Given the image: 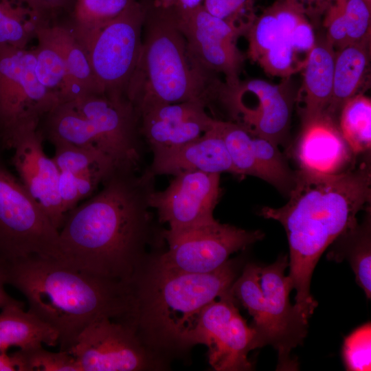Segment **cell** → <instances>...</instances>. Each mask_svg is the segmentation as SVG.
<instances>
[{"label": "cell", "mask_w": 371, "mask_h": 371, "mask_svg": "<svg viewBox=\"0 0 371 371\" xmlns=\"http://www.w3.org/2000/svg\"><path fill=\"white\" fill-rule=\"evenodd\" d=\"M117 168L95 196L66 216L59 230L58 260L94 276L131 283L144 262L151 216L148 170Z\"/></svg>", "instance_id": "obj_1"}, {"label": "cell", "mask_w": 371, "mask_h": 371, "mask_svg": "<svg viewBox=\"0 0 371 371\" xmlns=\"http://www.w3.org/2000/svg\"><path fill=\"white\" fill-rule=\"evenodd\" d=\"M282 207H262L259 215L279 222L286 234L289 277L295 290V308L306 322L317 302L310 293L313 273L321 256L358 223L359 212L370 207V157L335 173L304 168Z\"/></svg>", "instance_id": "obj_2"}, {"label": "cell", "mask_w": 371, "mask_h": 371, "mask_svg": "<svg viewBox=\"0 0 371 371\" xmlns=\"http://www.w3.org/2000/svg\"><path fill=\"white\" fill-rule=\"evenodd\" d=\"M1 260L5 283L25 295L29 312L58 332L60 350L68 351L83 330L100 319L135 326L131 283L94 276L53 258Z\"/></svg>", "instance_id": "obj_3"}, {"label": "cell", "mask_w": 371, "mask_h": 371, "mask_svg": "<svg viewBox=\"0 0 371 371\" xmlns=\"http://www.w3.org/2000/svg\"><path fill=\"white\" fill-rule=\"evenodd\" d=\"M131 280L137 333L152 350L180 348L183 334L201 309L232 295L241 261L228 260L215 271L198 273L161 267L153 261Z\"/></svg>", "instance_id": "obj_4"}, {"label": "cell", "mask_w": 371, "mask_h": 371, "mask_svg": "<svg viewBox=\"0 0 371 371\" xmlns=\"http://www.w3.org/2000/svg\"><path fill=\"white\" fill-rule=\"evenodd\" d=\"M144 3L142 45L126 98L137 113L157 104L207 101L218 84L192 58L174 8Z\"/></svg>", "instance_id": "obj_5"}, {"label": "cell", "mask_w": 371, "mask_h": 371, "mask_svg": "<svg viewBox=\"0 0 371 371\" xmlns=\"http://www.w3.org/2000/svg\"><path fill=\"white\" fill-rule=\"evenodd\" d=\"M288 255H280L269 265L247 264L231 288L236 302L253 317L259 348L270 345L278 352L279 370H296L297 363L291 358L292 350L307 335L308 324L289 300L293 290L289 276Z\"/></svg>", "instance_id": "obj_6"}, {"label": "cell", "mask_w": 371, "mask_h": 371, "mask_svg": "<svg viewBox=\"0 0 371 371\" xmlns=\"http://www.w3.org/2000/svg\"><path fill=\"white\" fill-rule=\"evenodd\" d=\"M145 15V3L137 0L96 29L72 27L85 49L102 93L126 97L141 52Z\"/></svg>", "instance_id": "obj_7"}, {"label": "cell", "mask_w": 371, "mask_h": 371, "mask_svg": "<svg viewBox=\"0 0 371 371\" xmlns=\"http://www.w3.org/2000/svg\"><path fill=\"white\" fill-rule=\"evenodd\" d=\"M59 231L0 160V260L58 259Z\"/></svg>", "instance_id": "obj_8"}, {"label": "cell", "mask_w": 371, "mask_h": 371, "mask_svg": "<svg viewBox=\"0 0 371 371\" xmlns=\"http://www.w3.org/2000/svg\"><path fill=\"white\" fill-rule=\"evenodd\" d=\"M232 295L210 302L196 315L181 337L180 348L203 344L216 371H248L250 351L259 348L256 333L240 315Z\"/></svg>", "instance_id": "obj_9"}, {"label": "cell", "mask_w": 371, "mask_h": 371, "mask_svg": "<svg viewBox=\"0 0 371 371\" xmlns=\"http://www.w3.org/2000/svg\"><path fill=\"white\" fill-rule=\"evenodd\" d=\"M166 251L152 261L176 271L203 273L216 270L233 253L262 240L260 230H246L216 220L212 223L178 232L164 230Z\"/></svg>", "instance_id": "obj_10"}, {"label": "cell", "mask_w": 371, "mask_h": 371, "mask_svg": "<svg viewBox=\"0 0 371 371\" xmlns=\"http://www.w3.org/2000/svg\"><path fill=\"white\" fill-rule=\"evenodd\" d=\"M80 371H138L163 368L135 326L108 318L98 319L78 336L68 350Z\"/></svg>", "instance_id": "obj_11"}, {"label": "cell", "mask_w": 371, "mask_h": 371, "mask_svg": "<svg viewBox=\"0 0 371 371\" xmlns=\"http://www.w3.org/2000/svg\"><path fill=\"white\" fill-rule=\"evenodd\" d=\"M217 91L236 122L278 146L286 144L295 102L286 80L279 85L262 79L240 80L234 87L221 85Z\"/></svg>", "instance_id": "obj_12"}, {"label": "cell", "mask_w": 371, "mask_h": 371, "mask_svg": "<svg viewBox=\"0 0 371 371\" xmlns=\"http://www.w3.org/2000/svg\"><path fill=\"white\" fill-rule=\"evenodd\" d=\"M58 104L35 71L33 50L0 47V135L29 123H38Z\"/></svg>", "instance_id": "obj_13"}, {"label": "cell", "mask_w": 371, "mask_h": 371, "mask_svg": "<svg viewBox=\"0 0 371 371\" xmlns=\"http://www.w3.org/2000/svg\"><path fill=\"white\" fill-rule=\"evenodd\" d=\"M176 14L178 25L195 63L210 75L223 74L225 85L228 87L238 84L244 56L236 42L246 31L211 14L203 5Z\"/></svg>", "instance_id": "obj_14"}, {"label": "cell", "mask_w": 371, "mask_h": 371, "mask_svg": "<svg viewBox=\"0 0 371 371\" xmlns=\"http://www.w3.org/2000/svg\"><path fill=\"white\" fill-rule=\"evenodd\" d=\"M221 192L220 174L188 170L175 175L164 190H153L148 203L168 232H178L215 221Z\"/></svg>", "instance_id": "obj_15"}, {"label": "cell", "mask_w": 371, "mask_h": 371, "mask_svg": "<svg viewBox=\"0 0 371 371\" xmlns=\"http://www.w3.org/2000/svg\"><path fill=\"white\" fill-rule=\"evenodd\" d=\"M38 124L18 126L3 136L1 141L5 147L14 150L12 163L24 188L59 231L66 218L58 191L60 170L43 150Z\"/></svg>", "instance_id": "obj_16"}, {"label": "cell", "mask_w": 371, "mask_h": 371, "mask_svg": "<svg viewBox=\"0 0 371 371\" xmlns=\"http://www.w3.org/2000/svg\"><path fill=\"white\" fill-rule=\"evenodd\" d=\"M203 99L162 104L138 112L139 133L150 148L172 147L192 141L212 126Z\"/></svg>", "instance_id": "obj_17"}, {"label": "cell", "mask_w": 371, "mask_h": 371, "mask_svg": "<svg viewBox=\"0 0 371 371\" xmlns=\"http://www.w3.org/2000/svg\"><path fill=\"white\" fill-rule=\"evenodd\" d=\"M214 122L208 131L192 141L176 146L151 148L153 158L148 169L149 172L153 176L175 175L188 170L236 175L225 143Z\"/></svg>", "instance_id": "obj_18"}, {"label": "cell", "mask_w": 371, "mask_h": 371, "mask_svg": "<svg viewBox=\"0 0 371 371\" xmlns=\"http://www.w3.org/2000/svg\"><path fill=\"white\" fill-rule=\"evenodd\" d=\"M295 154L300 168L324 173L341 172L354 163L337 124L325 114L302 126Z\"/></svg>", "instance_id": "obj_19"}, {"label": "cell", "mask_w": 371, "mask_h": 371, "mask_svg": "<svg viewBox=\"0 0 371 371\" xmlns=\"http://www.w3.org/2000/svg\"><path fill=\"white\" fill-rule=\"evenodd\" d=\"M335 49L325 37L316 41L304 65L302 126L324 115L333 91Z\"/></svg>", "instance_id": "obj_20"}, {"label": "cell", "mask_w": 371, "mask_h": 371, "mask_svg": "<svg viewBox=\"0 0 371 371\" xmlns=\"http://www.w3.org/2000/svg\"><path fill=\"white\" fill-rule=\"evenodd\" d=\"M370 44V39L366 40L335 53L332 95L324 114L337 124L343 106L357 94L363 82L369 65Z\"/></svg>", "instance_id": "obj_21"}, {"label": "cell", "mask_w": 371, "mask_h": 371, "mask_svg": "<svg viewBox=\"0 0 371 371\" xmlns=\"http://www.w3.org/2000/svg\"><path fill=\"white\" fill-rule=\"evenodd\" d=\"M24 304H12L0 313V351L11 347L27 350L45 344H58V332L32 313L24 311Z\"/></svg>", "instance_id": "obj_22"}, {"label": "cell", "mask_w": 371, "mask_h": 371, "mask_svg": "<svg viewBox=\"0 0 371 371\" xmlns=\"http://www.w3.org/2000/svg\"><path fill=\"white\" fill-rule=\"evenodd\" d=\"M272 6L280 25V34L272 47L258 64L268 74L288 78L303 67L292 46V32L305 16L304 5L291 0H276Z\"/></svg>", "instance_id": "obj_23"}, {"label": "cell", "mask_w": 371, "mask_h": 371, "mask_svg": "<svg viewBox=\"0 0 371 371\" xmlns=\"http://www.w3.org/2000/svg\"><path fill=\"white\" fill-rule=\"evenodd\" d=\"M363 221L357 223L333 243L328 258L340 262L346 260L358 285L368 299L371 297V210H365Z\"/></svg>", "instance_id": "obj_24"}, {"label": "cell", "mask_w": 371, "mask_h": 371, "mask_svg": "<svg viewBox=\"0 0 371 371\" xmlns=\"http://www.w3.org/2000/svg\"><path fill=\"white\" fill-rule=\"evenodd\" d=\"M40 24L36 30L37 47L33 49L35 71L41 84L57 99L58 104L78 97L63 54Z\"/></svg>", "instance_id": "obj_25"}, {"label": "cell", "mask_w": 371, "mask_h": 371, "mask_svg": "<svg viewBox=\"0 0 371 371\" xmlns=\"http://www.w3.org/2000/svg\"><path fill=\"white\" fill-rule=\"evenodd\" d=\"M41 27L63 54L78 97L102 93L95 80L85 49L73 27L51 25L49 23H43Z\"/></svg>", "instance_id": "obj_26"}, {"label": "cell", "mask_w": 371, "mask_h": 371, "mask_svg": "<svg viewBox=\"0 0 371 371\" xmlns=\"http://www.w3.org/2000/svg\"><path fill=\"white\" fill-rule=\"evenodd\" d=\"M337 124L354 155L368 153L371 146L370 98L357 93L343 106Z\"/></svg>", "instance_id": "obj_27"}, {"label": "cell", "mask_w": 371, "mask_h": 371, "mask_svg": "<svg viewBox=\"0 0 371 371\" xmlns=\"http://www.w3.org/2000/svg\"><path fill=\"white\" fill-rule=\"evenodd\" d=\"M252 135L259 178L289 196L296 183L297 171L290 168L277 144L265 137Z\"/></svg>", "instance_id": "obj_28"}, {"label": "cell", "mask_w": 371, "mask_h": 371, "mask_svg": "<svg viewBox=\"0 0 371 371\" xmlns=\"http://www.w3.org/2000/svg\"><path fill=\"white\" fill-rule=\"evenodd\" d=\"M45 22L16 0H0V47L25 49Z\"/></svg>", "instance_id": "obj_29"}, {"label": "cell", "mask_w": 371, "mask_h": 371, "mask_svg": "<svg viewBox=\"0 0 371 371\" xmlns=\"http://www.w3.org/2000/svg\"><path fill=\"white\" fill-rule=\"evenodd\" d=\"M214 125L225 143L236 175L259 178L251 133L235 122L214 119Z\"/></svg>", "instance_id": "obj_30"}, {"label": "cell", "mask_w": 371, "mask_h": 371, "mask_svg": "<svg viewBox=\"0 0 371 371\" xmlns=\"http://www.w3.org/2000/svg\"><path fill=\"white\" fill-rule=\"evenodd\" d=\"M115 169L99 167L77 173L60 171L58 191L64 214L67 215L80 200L91 195Z\"/></svg>", "instance_id": "obj_31"}, {"label": "cell", "mask_w": 371, "mask_h": 371, "mask_svg": "<svg viewBox=\"0 0 371 371\" xmlns=\"http://www.w3.org/2000/svg\"><path fill=\"white\" fill-rule=\"evenodd\" d=\"M53 157L60 171L77 173L99 167L119 168L115 161L94 146H76L54 142Z\"/></svg>", "instance_id": "obj_32"}, {"label": "cell", "mask_w": 371, "mask_h": 371, "mask_svg": "<svg viewBox=\"0 0 371 371\" xmlns=\"http://www.w3.org/2000/svg\"><path fill=\"white\" fill-rule=\"evenodd\" d=\"M137 0H76L74 27L81 30L96 29L117 16Z\"/></svg>", "instance_id": "obj_33"}, {"label": "cell", "mask_w": 371, "mask_h": 371, "mask_svg": "<svg viewBox=\"0 0 371 371\" xmlns=\"http://www.w3.org/2000/svg\"><path fill=\"white\" fill-rule=\"evenodd\" d=\"M342 359L347 370L371 368V325L368 322L352 331L344 341Z\"/></svg>", "instance_id": "obj_34"}, {"label": "cell", "mask_w": 371, "mask_h": 371, "mask_svg": "<svg viewBox=\"0 0 371 371\" xmlns=\"http://www.w3.org/2000/svg\"><path fill=\"white\" fill-rule=\"evenodd\" d=\"M19 350L26 371H80L75 358L68 351L50 352L43 346Z\"/></svg>", "instance_id": "obj_35"}, {"label": "cell", "mask_w": 371, "mask_h": 371, "mask_svg": "<svg viewBox=\"0 0 371 371\" xmlns=\"http://www.w3.org/2000/svg\"><path fill=\"white\" fill-rule=\"evenodd\" d=\"M203 6L211 14L243 28L246 32L256 17L254 0H204Z\"/></svg>", "instance_id": "obj_36"}, {"label": "cell", "mask_w": 371, "mask_h": 371, "mask_svg": "<svg viewBox=\"0 0 371 371\" xmlns=\"http://www.w3.org/2000/svg\"><path fill=\"white\" fill-rule=\"evenodd\" d=\"M350 44L370 39L371 8L363 0H339Z\"/></svg>", "instance_id": "obj_37"}, {"label": "cell", "mask_w": 371, "mask_h": 371, "mask_svg": "<svg viewBox=\"0 0 371 371\" xmlns=\"http://www.w3.org/2000/svg\"><path fill=\"white\" fill-rule=\"evenodd\" d=\"M325 18L326 39L338 50L349 45L347 27L339 0H331Z\"/></svg>", "instance_id": "obj_38"}, {"label": "cell", "mask_w": 371, "mask_h": 371, "mask_svg": "<svg viewBox=\"0 0 371 371\" xmlns=\"http://www.w3.org/2000/svg\"><path fill=\"white\" fill-rule=\"evenodd\" d=\"M293 51L298 55L303 54L307 56L315 43L313 30L306 16L302 17L294 27L291 34Z\"/></svg>", "instance_id": "obj_39"}, {"label": "cell", "mask_w": 371, "mask_h": 371, "mask_svg": "<svg viewBox=\"0 0 371 371\" xmlns=\"http://www.w3.org/2000/svg\"><path fill=\"white\" fill-rule=\"evenodd\" d=\"M29 8L41 20L48 22V17L55 12L68 6L71 0H16Z\"/></svg>", "instance_id": "obj_40"}, {"label": "cell", "mask_w": 371, "mask_h": 371, "mask_svg": "<svg viewBox=\"0 0 371 371\" xmlns=\"http://www.w3.org/2000/svg\"><path fill=\"white\" fill-rule=\"evenodd\" d=\"M0 371H26L20 350L10 355L7 352L0 351Z\"/></svg>", "instance_id": "obj_41"}, {"label": "cell", "mask_w": 371, "mask_h": 371, "mask_svg": "<svg viewBox=\"0 0 371 371\" xmlns=\"http://www.w3.org/2000/svg\"><path fill=\"white\" fill-rule=\"evenodd\" d=\"M6 283L3 265L2 260H0V308H2L7 305L12 304H19L23 302L21 301L14 299L6 293L4 288V285Z\"/></svg>", "instance_id": "obj_42"}, {"label": "cell", "mask_w": 371, "mask_h": 371, "mask_svg": "<svg viewBox=\"0 0 371 371\" xmlns=\"http://www.w3.org/2000/svg\"><path fill=\"white\" fill-rule=\"evenodd\" d=\"M204 0H176L173 7L177 13L187 12L203 5Z\"/></svg>", "instance_id": "obj_43"}, {"label": "cell", "mask_w": 371, "mask_h": 371, "mask_svg": "<svg viewBox=\"0 0 371 371\" xmlns=\"http://www.w3.org/2000/svg\"><path fill=\"white\" fill-rule=\"evenodd\" d=\"M153 2L164 8H172L176 3V0H153Z\"/></svg>", "instance_id": "obj_44"}, {"label": "cell", "mask_w": 371, "mask_h": 371, "mask_svg": "<svg viewBox=\"0 0 371 371\" xmlns=\"http://www.w3.org/2000/svg\"><path fill=\"white\" fill-rule=\"evenodd\" d=\"M291 1H295L300 2V3H301L302 1H311V2L317 1V0H291Z\"/></svg>", "instance_id": "obj_45"}, {"label": "cell", "mask_w": 371, "mask_h": 371, "mask_svg": "<svg viewBox=\"0 0 371 371\" xmlns=\"http://www.w3.org/2000/svg\"><path fill=\"white\" fill-rule=\"evenodd\" d=\"M371 8V0H363Z\"/></svg>", "instance_id": "obj_46"}, {"label": "cell", "mask_w": 371, "mask_h": 371, "mask_svg": "<svg viewBox=\"0 0 371 371\" xmlns=\"http://www.w3.org/2000/svg\"><path fill=\"white\" fill-rule=\"evenodd\" d=\"M318 2H326V1H331V0H317Z\"/></svg>", "instance_id": "obj_47"}]
</instances>
